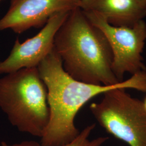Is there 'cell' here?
Segmentation results:
<instances>
[{
  "label": "cell",
  "instance_id": "obj_1",
  "mask_svg": "<svg viewBox=\"0 0 146 146\" xmlns=\"http://www.w3.org/2000/svg\"><path fill=\"white\" fill-rule=\"evenodd\" d=\"M47 87L50 119L41 137V146H63L80 131L74 123L78 111L89 100L114 89H132L146 93V70L112 86L86 84L72 78L63 67L54 48L37 67Z\"/></svg>",
  "mask_w": 146,
  "mask_h": 146
},
{
  "label": "cell",
  "instance_id": "obj_2",
  "mask_svg": "<svg viewBox=\"0 0 146 146\" xmlns=\"http://www.w3.org/2000/svg\"><path fill=\"white\" fill-rule=\"evenodd\" d=\"M64 70L86 84L112 86L120 82L113 70V54L106 37L79 7L70 11L54 39Z\"/></svg>",
  "mask_w": 146,
  "mask_h": 146
},
{
  "label": "cell",
  "instance_id": "obj_3",
  "mask_svg": "<svg viewBox=\"0 0 146 146\" xmlns=\"http://www.w3.org/2000/svg\"><path fill=\"white\" fill-rule=\"evenodd\" d=\"M0 108L20 131L42 137L50 110L47 87L37 67L22 69L0 78Z\"/></svg>",
  "mask_w": 146,
  "mask_h": 146
},
{
  "label": "cell",
  "instance_id": "obj_4",
  "mask_svg": "<svg viewBox=\"0 0 146 146\" xmlns=\"http://www.w3.org/2000/svg\"><path fill=\"white\" fill-rule=\"evenodd\" d=\"M126 89L116 88L103 94L89 109L106 131L129 146H146V109L143 101L133 98Z\"/></svg>",
  "mask_w": 146,
  "mask_h": 146
},
{
  "label": "cell",
  "instance_id": "obj_5",
  "mask_svg": "<svg viewBox=\"0 0 146 146\" xmlns=\"http://www.w3.org/2000/svg\"><path fill=\"white\" fill-rule=\"evenodd\" d=\"M84 11L108 41L113 54V70L120 82L123 81L127 73L132 75L146 70L142 55L146 41V23L143 20L131 26H114L95 13Z\"/></svg>",
  "mask_w": 146,
  "mask_h": 146
},
{
  "label": "cell",
  "instance_id": "obj_6",
  "mask_svg": "<svg viewBox=\"0 0 146 146\" xmlns=\"http://www.w3.org/2000/svg\"><path fill=\"white\" fill-rule=\"evenodd\" d=\"M70 11L58 13L48 21L36 35L21 43L16 40L11 53L0 61V75L24 68L37 67L54 48V39Z\"/></svg>",
  "mask_w": 146,
  "mask_h": 146
},
{
  "label": "cell",
  "instance_id": "obj_7",
  "mask_svg": "<svg viewBox=\"0 0 146 146\" xmlns=\"http://www.w3.org/2000/svg\"><path fill=\"white\" fill-rule=\"evenodd\" d=\"M80 0H11L8 11L0 19V31L21 34L44 26L52 16L78 8Z\"/></svg>",
  "mask_w": 146,
  "mask_h": 146
},
{
  "label": "cell",
  "instance_id": "obj_8",
  "mask_svg": "<svg viewBox=\"0 0 146 146\" xmlns=\"http://www.w3.org/2000/svg\"><path fill=\"white\" fill-rule=\"evenodd\" d=\"M78 7L99 14L114 26H131L146 16V8L136 0H80Z\"/></svg>",
  "mask_w": 146,
  "mask_h": 146
},
{
  "label": "cell",
  "instance_id": "obj_9",
  "mask_svg": "<svg viewBox=\"0 0 146 146\" xmlns=\"http://www.w3.org/2000/svg\"><path fill=\"white\" fill-rule=\"evenodd\" d=\"M96 124L87 125L80 131L78 135L72 142L63 146H102L108 140V137H99L93 140H89V137L95 128ZM1 146H41L35 141H25L20 143L9 144L5 141L1 143Z\"/></svg>",
  "mask_w": 146,
  "mask_h": 146
},
{
  "label": "cell",
  "instance_id": "obj_10",
  "mask_svg": "<svg viewBox=\"0 0 146 146\" xmlns=\"http://www.w3.org/2000/svg\"><path fill=\"white\" fill-rule=\"evenodd\" d=\"M140 5L146 9V0H136Z\"/></svg>",
  "mask_w": 146,
  "mask_h": 146
},
{
  "label": "cell",
  "instance_id": "obj_11",
  "mask_svg": "<svg viewBox=\"0 0 146 146\" xmlns=\"http://www.w3.org/2000/svg\"><path fill=\"white\" fill-rule=\"evenodd\" d=\"M143 104H144V106H145V108L146 109V98H145V101H143Z\"/></svg>",
  "mask_w": 146,
  "mask_h": 146
},
{
  "label": "cell",
  "instance_id": "obj_12",
  "mask_svg": "<svg viewBox=\"0 0 146 146\" xmlns=\"http://www.w3.org/2000/svg\"><path fill=\"white\" fill-rule=\"evenodd\" d=\"M4 0H0V3L1 2H2V1H3Z\"/></svg>",
  "mask_w": 146,
  "mask_h": 146
},
{
  "label": "cell",
  "instance_id": "obj_13",
  "mask_svg": "<svg viewBox=\"0 0 146 146\" xmlns=\"http://www.w3.org/2000/svg\"></svg>",
  "mask_w": 146,
  "mask_h": 146
}]
</instances>
